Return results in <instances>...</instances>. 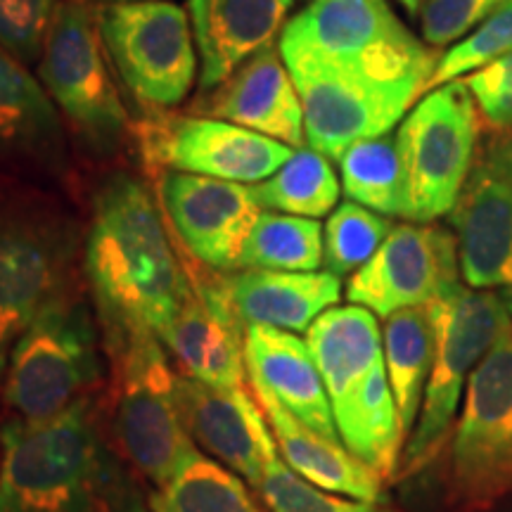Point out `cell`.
I'll return each instance as SVG.
<instances>
[{
    "mask_svg": "<svg viewBox=\"0 0 512 512\" xmlns=\"http://www.w3.org/2000/svg\"><path fill=\"white\" fill-rule=\"evenodd\" d=\"M83 268L105 339L159 337L192 290L155 197L131 174H112L95 192Z\"/></svg>",
    "mask_w": 512,
    "mask_h": 512,
    "instance_id": "cell-1",
    "label": "cell"
},
{
    "mask_svg": "<svg viewBox=\"0 0 512 512\" xmlns=\"http://www.w3.org/2000/svg\"><path fill=\"white\" fill-rule=\"evenodd\" d=\"M0 444V512H145L95 427L91 399L50 420L12 418Z\"/></svg>",
    "mask_w": 512,
    "mask_h": 512,
    "instance_id": "cell-2",
    "label": "cell"
},
{
    "mask_svg": "<svg viewBox=\"0 0 512 512\" xmlns=\"http://www.w3.org/2000/svg\"><path fill=\"white\" fill-rule=\"evenodd\" d=\"M278 48L283 57H302L413 98L427 91L439 62L387 0H311L285 24Z\"/></svg>",
    "mask_w": 512,
    "mask_h": 512,
    "instance_id": "cell-3",
    "label": "cell"
},
{
    "mask_svg": "<svg viewBox=\"0 0 512 512\" xmlns=\"http://www.w3.org/2000/svg\"><path fill=\"white\" fill-rule=\"evenodd\" d=\"M434 325V361L425 399L408 439L401 477L425 470L453 432L463 389L482 358L512 332L505 294L475 290L458 280L427 304Z\"/></svg>",
    "mask_w": 512,
    "mask_h": 512,
    "instance_id": "cell-4",
    "label": "cell"
},
{
    "mask_svg": "<svg viewBox=\"0 0 512 512\" xmlns=\"http://www.w3.org/2000/svg\"><path fill=\"white\" fill-rule=\"evenodd\" d=\"M117 375L114 432L119 446L147 482L162 489L200 458L176 401V373L155 332L105 339Z\"/></svg>",
    "mask_w": 512,
    "mask_h": 512,
    "instance_id": "cell-5",
    "label": "cell"
},
{
    "mask_svg": "<svg viewBox=\"0 0 512 512\" xmlns=\"http://www.w3.org/2000/svg\"><path fill=\"white\" fill-rule=\"evenodd\" d=\"M100 377L93 311L86 299L69 290L38 313L17 339L3 396L17 420L41 422L88 399Z\"/></svg>",
    "mask_w": 512,
    "mask_h": 512,
    "instance_id": "cell-6",
    "label": "cell"
},
{
    "mask_svg": "<svg viewBox=\"0 0 512 512\" xmlns=\"http://www.w3.org/2000/svg\"><path fill=\"white\" fill-rule=\"evenodd\" d=\"M98 10L86 0H62L38 60V81L64 124L98 157H112L133 140V124L107 64Z\"/></svg>",
    "mask_w": 512,
    "mask_h": 512,
    "instance_id": "cell-7",
    "label": "cell"
},
{
    "mask_svg": "<svg viewBox=\"0 0 512 512\" xmlns=\"http://www.w3.org/2000/svg\"><path fill=\"white\" fill-rule=\"evenodd\" d=\"M74 226L24 192L0 195V382L17 339L50 302L72 290Z\"/></svg>",
    "mask_w": 512,
    "mask_h": 512,
    "instance_id": "cell-8",
    "label": "cell"
},
{
    "mask_svg": "<svg viewBox=\"0 0 512 512\" xmlns=\"http://www.w3.org/2000/svg\"><path fill=\"white\" fill-rule=\"evenodd\" d=\"M448 444L451 512H486L512 496V332L470 375Z\"/></svg>",
    "mask_w": 512,
    "mask_h": 512,
    "instance_id": "cell-9",
    "label": "cell"
},
{
    "mask_svg": "<svg viewBox=\"0 0 512 512\" xmlns=\"http://www.w3.org/2000/svg\"><path fill=\"white\" fill-rule=\"evenodd\" d=\"M484 121L465 79L422 95L396 131L406 176L408 221L432 223L451 214L470 174Z\"/></svg>",
    "mask_w": 512,
    "mask_h": 512,
    "instance_id": "cell-10",
    "label": "cell"
},
{
    "mask_svg": "<svg viewBox=\"0 0 512 512\" xmlns=\"http://www.w3.org/2000/svg\"><path fill=\"white\" fill-rule=\"evenodd\" d=\"M95 10L102 46L128 93L150 112L181 105L200 79L188 12L169 0L102 3Z\"/></svg>",
    "mask_w": 512,
    "mask_h": 512,
    "instance_id": "cell-11",
    "label": "cell"
},
{
    "mask_svg": "<svg viewBox=\"0 0 512 512\" xmlns=\"http://www.w3.org/2000/svg\"><path fill=\"white\" fill-rule=\"evenodd\" d=\"M133 140L152 169L242 185L266 181L294 155V147L280 140L204 114L150 112L133 126Z\"/></svg>",
    "mask_w": 512,
    "mask_h": 512,
    "instance_id": "cell-12",
    "label": "cell"
},
{
    "mask_svg": "<svg viewBox=\"0 0 512 512\" xmlns=\"http://www.w3.org/2000/svg\"><path fill=\"white\" fill-rule=\"evenodd\" d=\"M460 275L475 290L512 285V128L484 126L470 174L448 214Z\"/></svg>",
    "mask_w": 512,
    "mask_h": 512,
    "instance_id": "cell-13",
    "label": "cell"
},
{
    "mask_svg": "<svg viewBox=\"0 0 512 512\" xmlns=\"http://www.w3.org/2000/svg\"><path fill=\"white\" fill-rule=\"evenodd\" d=\"M456 235L437 223H401L377 252L351 275L347 299L389 318L411 306H425L458 283Z\"/></svg>",
    "mask_w": 512,
    "mask_h": 512,
    "instance_id": "cell-14",
    "label": "cell"
},
{
    "mask_svg": "<svg viewBox=\"0 0 512 512\" xmlns=\"http://www.w3.org/2000/svg\"><path fill=\"white\" fill-rule=\"evenodd\" d=\"M285 64L302 100L306 143L328 159H339L361 140L387 136L415 102L411 95L351 79L299 57H287Z\"/></svg>",
    "mask_w": 512,
    "mask_h": 512,
    "instance_id": "cell-15",
    "label": "cell"
},
{
    "mask_svg": "<svg viewBox=\"0 0 512 512\" xmlns=\"http://www.w3.org/2000/svg\"><path fill=\"white\" fill-rule=\"evenodd\" d=\"M157 190L192 259L211 271H238L242 249L261 216L249 185L162 169Z\"/></svg>",
    "mask_w": 512,
    "mask_h": 512,
    "instance_id": "cell-16",
    "label": "cell"
},
{
    "mask_svg": "<svg viewBox=\"0 0 512 512\" xmlns=\"http://www.w3.org/2000/svg\"><path fill=\"white\" fill-rule=\"evenodd\" d=\"M192 275L190 297L159 339L183 375L219 389H245V330L223 275Z\"/></svg>",
    "mask_w": 512,
    "mask_h": 512,
    "instance_id": "cell-17",
    "label": "cell"
},
{
    "mask_svg": "<svg viewBox=\"0 0 512 512\" xmlns=\"http://www.w3.org/2000/svg\"><path fill=\"white\" fill-rule=\"evenodd\" d=\"M176 401L192 441L256 489L266 463L278 456L259 403L245 389H219L188 375H176Z\"/></svg>",
    "mask_w": 512,
    "mask_h": 512,
    "instance_id": "cell-18",
    "label": "cell"
},
{
    "mask_svg": "<svg viewBox=\"0 0 512 512\" xmlns=\"http://www.w3.org/2000/svg\"><path fill=\"white\" fill-rule=\"evenodd\" d=\"M197 114L280 140L297 150L306 143L304 110L278 43L242 62L214 91L202 93Z\"/></svg>",
    "mask_w": 512,
    "mask_h": 512,
    "instance_id": "cell-19",
    "label": "cell"
},
{
    "mask_svg": "<svg viewBox=\"0 0 512 512\" xmlns=\"http://www.w3.org/2000/svg\"><path fill=\"white\" fill-rule=\"evenodd\" d=\"M294 0H188L200 55V91L221 86L242 62L283 34Z\"/></svg>",
    "mask_w": 512,
    "mask_h": 512,
    "instance_id": "cell-20",
    "label": "cell"
},
{
    "mask_svg": "<svg viewBox=\"0 0 512 512\" xmlns=\"http://www.w3.org/2000/svg\"><path fill=\"white\" fill-rule=\"evenodd\" d=\"M67 152V124L43 83L0 48V166L53 174Z\"/></svg>",
    "mask_w": 512,
    "mask_h": 512,
    "instance_id": "cell-21",
    "label": "cell"
},
{
    "mask_svg": "<svg viewBox=\"0 0 512 512\" xmlns=\"http://www.w3.org/2000/svg\"><path fill=\"white\" fill-rule=\"evenodd\" d=\"M245 366L249 382L268 389L294 418L339 441L328 389L306 339L268 325H247Z\"/></svg>",
    "mask_w": 512,
    "mask_h": 512,
    "instance_id": "cell-22",
    "label": "cell"
},
{
    "mask_svg": "<svg viewBox=\"0 0 512 512\" xmlns=\"http://www.w3.org/2000/svg\"><path fill=\"white\" fill-rule=\"evenodd\" d=\"M268 427H271L280 456L306 482L325 491H335L366 503H384L382 479L366 463L344 448L342 441H332L313 432L302 420L294 418L268 389L252 384Z\"/></svg>",
    "mask_w": 512,
    "mask_h": 512,
    "instance_id": "cell-23",
    "label": "cell"
},
{
    "mask_svg": "<svg viewBox=\"0 0 512 512\" xmlns=\"http://www.w3.org/2000/svg\"><path fill=\"white\" fill-rule=\"evenodd\" d=\"M226 280L242 323L287 332H306L342 297V280L330 271H238Z\"/></svg>",
    "mask_w": 512,
    "mask_h": 512,
    "instance_id": "cell-24",
    "label": "cell"
},
{
    "mask_svg": "<svg viewBox=\"0 0 512 512\" xmlns=\"http://www.w3.org/2000/svg\"><path fill=\"white\" fill-rule=\"evenodd\" d=\"M339 441L380 479L399 475L401 444L406 439L401 415L389 387L387 366L377 363L342 401L332 403Z\"/></svg>",
    "mask_w": 512,
    "mask_h": 512,
    "instance_id": "cell-25",
    "label": "cell"
},
{
    "mask_svg": "<svg viewBox=\"0 0 512 512\" xmlns=\"http://www.w3.org/2000/svg\"><path fill=\"white\" fill-rule=\"evenodd\" d=\"M306 344L328 389L330 406L384 361L380 323L366 306H332L320 313L306 330Z\"/></svg>",
    "mask_w": 512,
    "mask_h": 512,
    "instance_id": "cell-26",
    "label": "cell"
},
{
    "mask_svg": "<svg viewBox=\"0 0 512 512\" xmlns=\"http://www.w3.org/2000/svg\"><path fill=\"white\" fill-rule=\"evenodd\" d=\"M382 347L403 434L411 437L434 361V325L427 304L401 309L384 318Z\"/></svg>",
    "mask_w": 512,
    "mask_h": 512,
    "instance_id": "cell-27",
    "label": "cell"
},
{
    "mask_svg": "<svg viewBox=\"0 0 512 512\" xmlns=\"http://www.w3.org/2000/svg\"><path fill=\"white\" fill-rule=\"evenodd\" d=\"M339 162L342 190L351 202L377 211L382 216L406 219V176L396 136L368 138L351 145Z\"/></svg>",
    "mask_w": 512,
    "mask_h": 512,
    "instance_id": "cell-28",
    "label": "cell"
},
{
    "mask_svg": "<svg viewBox=\"0 0 512 512\" xmlns=\"http://www.w3.org/2000/svg\"><path fill=\"white\" fill-rule=\"evenodd\" d=\"M323 264V228L316 219L261 211L242 249L238 271L311 273Z\"/></svg>",
    "mask_w": 512,
    "mask_h": 512,
    "instance_id": "cell-29",
    "label": "cell"
},
{
    "mask_svg": "<svg viewBox=\"0 0 512 512\" xmlns=\"http://www.w3.org/2000/svg\"><path fill=\"white\" fill-rule=\"evenodd\" d=\"M261 209L320 219L339 202V181L330 159L316 150H294V155L268 176L249 185Z\"/></svg>",
    "mask_w": 512,
    "mask_h": 512,
    "instance_id": "cell-30",
    "label": "cell"
},
{
    "mask_svg": "<svg viewBox=\"0 0 512 512\" xmlns=\"http://www.w3.org/2000/svg\"><path fill=\"white\" fill-rule=\"evenodd\" d=\"M152 512H264L233 470L200 456L150 496Z\"/></svg>",
    "mask_w": 512,
    "mask_h": 512,
    "instance_id": "cell-31",
    "label": "cell"
},
{
    "mask_svg": "<svg viewBox=\"0 0 512 512\" xmlns=\"http://www.w3.org/2000/svg\"><path fill=\"white\" fill-rule=\"evenodd\" d=\"M392 221L356 202H342L323 230V264L337 278L354 275L392 233Z\"/></svg>",
    "mask_w": 512,
    "mask_h": 512,
    "instance_id": "cell-32",
    "label": "cell"
},
{
    "mask_svg": "<svg viewBox=\"0 0 512 512\" xmlns=\"http://www.w3.org/2000/svg\"><path fill=\"white\" fill-rule=\"evenodd\" d=\"M256 491L271 512H394L382 508V503L344 501L325 494L323 489L299 477L280 456L268 460Z\"/></svg>",
    "mask_w": 512,
    "mask_h": 512,
    "instance_id": "cell-33",
    "label": "cell"
},
{
    "mask_svg": "<svg viewBox=\"0 0 512 512\" xmlns=\"http://www.w3.org/2000/svg\"><path fill=\"white\" fill-rule=\"evenodd\" d=\"M508 53H512V3L498 10L484 24H479L470 36H465L463 41L439 57L425 93L444 86L448 81H456L463 74L477 72V69Z\"/></svg>",
    "mask_w": 512,
    "mask_h": 512,
    "instance_id": "cell-34",
    "label": "cell"
},
{
    "mask_svg": "<svg viewBox=\"0 0 512 512\" xmlns=\"http://www.w3.org/2000/svg\"><path fill=\"white\" fill-rule=\"evenodd\" d=\"M62 0H0V48L22 64H38Z\"/></svg>",
    "mask_w": 512,
    "mask_h": 512,
    "instance_id": "cell-35",
    "label": "cell"
},
{
    "mask_svg": "<svg viewBox=\"0 0 512 512\" xmlns=\"http://www.w3.org/2000/svg\"><path fill=\"white\" fill-rule=\"evenodd\" d=\"M512 0H422L420 34L430 48H446L470 36Z\"/></svg>",
    "mask_w": 512,
    "mask_h": 512,
    "instance_id": "cell-36",
    "label": "cell"
},
{
    "mask_svg": "<svg viewBox=\"0 0 512 512\" xmlns=\"http://www.w3.org/2000/svg\"><path fill=\"white\" fill-rule=\"evenodd\" d=\"M465 83L484 126L512 128V53L472 72Z\"/></svg>",
    "mask_w": 512,
    "mask_h": 512,
    "instance_id": "cell-37",
    "label": "cell"
},
{
    "mask_svg": "<svg viewBox=\"0 0 512 512\" xmlns=\"http://www.w3.org/2000/svg\"><path fill=\"white\" fill-rule=\"evenodd\" d=\"M396 3L401 5V10L406 12L408 17H418L420 15V8H422V0H396Z\"/></svg>",
    "mask_w": 512,
    "mask_h": 512,
    "instance_id": "cell-38",
    "label": "cell"
},
{
    "mask_svg": "<svg viewBox=\"0 0 512 512\" xmlns=\"http://www.w3.org/2000/svg\"><path fill=\"white\" fill-rule=\"evenodd\" d=\"M505 302H508V309H510V316H512V285H510L508 294H505Z\"/></svg>",
    "mask_w": 512,
    "mask_h": 512,
    "instance_id": "cell-39",
    "label": "cell"
},
{
    "mask_svg": "<svg viewBox=\"0 0 512 512\" xmlns=\"http://www.w3.org/2000/svg\"><path fill=\"white\" fill-rule=\"evenodd\" d=\"M100 3H131V0H100Z\"/></svg>",
    "mask_w": 512,
    "mask_h": 512,
    "instance_id": "cell-40",
    "label": "cell"
}]
</instances>
